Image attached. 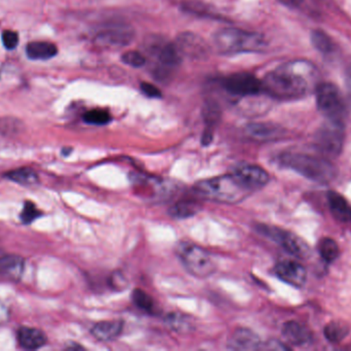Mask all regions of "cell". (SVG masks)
Segmentation results:
<instances>
[{
	"mask_svg": "<svg viewBox=\"0 0 351 351\" xmlns=\"http://www.w3.org/2000/svg\"><path fill=\"white\" fill-rule=\"evenodd\" d=\"M317 70L311 62L294 60L269 72L262 80L263 92L278 100H296L315 91Z\"/></svg>",
	"mask_w": 351,
	"mask_h": 351,
	"instance_id": "cell-1",
	"label": "cell"
},
{
	"mask_svg": "<svg viewBox=\"0 0 351 351\" xmlns=\"http://www.w3.org/2000/svg\"><path fill=\"white\" fill-rule=\"evenodd\" d=\"M280 160L284 166L317 183H330L337 175L336 167L324 157L286 152L280 156Z\"/></svg>",
	"mask_w": 351,
	"mask_h": 351,
	"instance_id": "cell-2",
	"label": "cell"
},
{
	"mask_svg": "<svg viewBox=\"0 0 351 351\" xmlns=\"http://www.w3.org/2000/svg\"><path fill=\"white\" fill-rule=\"evenodd\" d=\"M195 190L200 197L226 204L239 203L251 193L233 173L199 181Z\"/></svg>",
	"mask_w": 351,
	"mask_h": 351,
	"instance_id": "cell-3",
	"label": "cell"
},
{
	"mask_svg": "<svg viewBox=\"0 0 351 351\" xmlns=\"http://www.w3.org/2000/svg\"><path fill=\"white\" fill-rule=\"evenodd\" d=\"M215 47L222 55L261 52L266 41L262 35L237 28H223L214 36Z\"/></svg>",
	"mask_w": 351,
	"mask_h": 351,
	"instance_id": "cell-4",
	"label": "cell"
},
{
	"mask_svg": "<svg viewBox=\"0 0 351 351\" xmlns=\"http://www.w3.org/2000/svg\"><path fill=\"white\" fill-rule=\"evenodd\" d=\"M319 111L328 121L344 124L346 117V102L341 91L331 82H322L315 89Z\"/></svg>",
	"mask_w": 351,
	"mask_h": 351,
	"instance_id": "cell-5",
	"label": "cell"
},
{
	"mask_svg": "<svg viewBox=\"0 0 351 351\" xmlns=\"http://www.w3.org/2000/svg\"><path fill=\"white\" fill-rule=\"evenodd\" d=\"M177 255L184 267L196 278H208L216 271V265L210 253L193 243H180L177 247Z\"/></svg>",
	"mask_w": 351,
	"mask_h": 351,
	"instance_id": "cell-6",
	"label": "cell"
},
{
	"mask_svg": "<svg viewBox=\"0 0 351 351\" xmlns=\"http://www.w3.org/2000/svg\"><path fill=\"white\" fill-rule=\"evenodd\" d=\"M257 231L270 240L280 245L287 253L294 257L304 259L311 255V249L307 243L289 231L268 225H258Z\"/></svg>",
	"mask_w": 351,
	"mask_h": 351,
	"instance_id": "cell-7",
	"label": "cell"
},
{
	"mask_svg": "<svg viewBox=\"0 0 351 351\" xmlns=\"http://www.w3.org/2000/svg\"><path fill=\"white\" fill-rule=\"evenodd\" d=\"M315 144L324 156H338L343 148L344 124L331 121L324 124L315 134Z\"/></svg>",
	"mask_w": 351,
	"mask_h": 351,
	"instance_id": "cell-8",
	"label": "cell"
},
{
	"mask_svg": "<svg viewBox=\"0 0 351 351\" xmlns=\"http://www.w3.org/2000/svg\"><path fill=\"white\" fill-rule=\"evenodd\" d=\"M149 49L158 59L156 76H158L160 80L168 78L173 70L181 63L182 55L176 43H168V41H154L150 43Z\"/></svg>",
	"mask_w": 351,
	"mask_h": 351,
	"instance_id": "cell-9",
	"label": "cell"
},
{
	"mask_svg": "<svg viewBox=\"0 0 351 351\" xmlns=\"http://www.w3.org/2000/svg\"><path fill=\"white\" fill-rule=\"evenodd\" d=\"M223 87L227 92L235 96H255L263 92L262 80H258L249 72H237L230 74L223 80Z\"/></svg>",
	"mask_w": 351,
	"mask_h": 351,
	"instance_id": "cell-10",
	"label": "cell"
},
{
	"mask_svg": "<svg viewBox=\"0 0 351 351\" xmlns=\"http://www.w3.org/2000/svg\"><path fill=\"white\" fill-rule=\"evenodd\" d=\"M134 31L127 26H108L97 34L95 41L101 47H121L133 41Z\"/></svg>",
	"mask_w": 351,
	"mask_h": 351,
	"instance_id": "cell-11",
	"label": "cell"
},
{
	"mask_svg": "<svg viewBox=\"0 0 351 351\" xmlns=\"http://www.w3.org/2000/svg\"><path fill=\"white\" fill-rule=\"evenodd\" d=\"M233 174L251 192L265 187L270 179L267 171L257 165H241Z\"/></svg>",
	"mask_w": 351,
	"mask_h": 351,
	"instance_id": "cell-12",
	"label": "cell"
},
{
	"mask_svg": "<svg viewBox=\"0 0 351 351\" xmlns=\"http://www.w3.org/2000/svg\"><path fill=\"white\" fill-rule=\"evenodd\" d=\"M274 273L282 282H287L295 288L304 286L307 280V272L302 264L296 261H282L276 264Z\"/></svg>",
	"mask_w": 351,
	"mask_h": 351,
	"instance_id": "cell-13",
	"label": "cell"
},
{
	"mask_svg": "<svg viewBox=\"0 0 351 351\" xmlns=\"http://www.w3.org/2000/svg\"><path fill=\"white\" fill-rule=\"evenodd\" d=\"M175 43L182 56L199 59L208 55V47L206 41L194 33H182Z\"/></svg>",
	"mask_w": 351,
	"mask_h": 351,
	"instance_id": "cell-14",
	"label": "cell"
},
{
	"mask_svg": "<svg viewBox=\"0 0 351 351\" xmlns=\"http://www.w3.org/2000/svg\"><path fill=\"white\" fill-rule=\"evenodd\" d=\"M257 334L245 328L235 330L228 341V348L232 350H256L261 348Z\"/></svg>",
	"mask_w": 351,
	"mask_h": 351,
	"instance_id": "cell-15",
	"label": "cell"
},
{
	"mask_svg": "<svg viewBox=\"0 0 351 351\" xmlns=\"http://www.w3.org/2000/svg\"><path fill=\"white\" fill-rule=\"evenodd\" d=\"M245 133L256 141H274L282 138L285 131L274 124L256 123L247 126Z\"/></svg>",
	"mask_w": 351,
	"mask_h": 351,
	"instance_id": "cell-16",
	"label": "cell"
},
{
	"mask_svg": "<svg viewBox=\"0 0 351 351\" xmlns=\"http://www.w3.org/2000/svg\"><path fill=\"white\" fill-rule=\"evenodd\" d=\"M282 336L291 346H305L313 339L311 331L297 321H288L282 327Z\"/></svg>",
	"mask_w": 351,
	"mask_h": 351,
	"instance_id": "cell-17",
	"label": "cell"
},
{
	"mask_svg": "<svg viewBox=\"0 0 351 351\" xmlns=\"http://www.w3.org/2000/svg\"><path fill=\"white\" fill-rule=\"evenodd\" d=\"M25 262L16 255H4L0 257V276L10 282H18L24 273Z\"/></svg>",
	"mask_w": 351,
	"mask_h": 351,
	"instance_id": "cell-18",
	"label": "cell"
},
{
	"mask_svg": "<svg viewBox=\"0 0 351 351\" xmlns=\"http://www.w3.org/2000/svg\"><path fill=\"white\" fill-rule=\"evenodd\" d=\"M16 338L21 348L27 350H39L47 342L45 334L36 328L21 327L18 330Z\"/></svg>",
	"mask_w": 351,
	"mask_h": 351,
	"instance_id": "cell-19",
	"label": "cell"
},
{
	"mask_svg": "<svg viewBox=\"0 0 351 351\" xmlns=\"http://www.w3.org/2000/svg\"><path fill=\"white\" fill-rule=\"evenodd\" d=\"M327 199L330 212L336 220L342 223L351 222V206L343 196L331 191L328 193Z\"/></svg>",
	"mask_w": 351,
	"mask_h": 351,
	"instance_id": "cell-20",
	"label": "cell"
},
{
	"mask_svg": "<svg viewBox=\"0 0 351 351\" xmlns=\"http://www.w3.org/2000/svg\"><path fill=\"white\" fill-rule=\"evenodd\" d=\"M123 330V321H100L93 327L92 335L99 341H113L121 336Z\"/></svg>",
	"mask_w": 351,
	"mask_h": 351,
	"instance_id": "cell-21",
	"label": "cell"
},
{
	"mask_svg": "<svg viewBox=\"0 0 351 351\" xmlns=\"http://www.w3.org/2000/svg\"><path fill=\"white\" fill-rule=\"evenodd\" d=\"M26 54L31 60H49L58 54L57 45L49 41H33L26 47Z\"/></svg>",
	"mask_w": 351,
	"mask_h": 351,
	"instance_id": "cell-22",
	"label": "cell"
},
{
	"mask_svg": "<svg viewBox=\"0 0 351 351\" xmlns=\"http://www.w3.org/2000/svg\"><path fill=\"white\" fill-rule=\"evenodd\" d=\"M204 117L206 128L202 136V144H210L213 139V130L221 119V109L217 103L208 101L204 109Z\"/></svg>",
	"mask_w": 351,
	"mask_h": 351,
	"instance_id": "cell-23",
	"label": "cell"
},
{
	"mask_svg": "<svg viewBox=\"0 0 351 351\" xmlns=\"http://www.w3.org/2000/svg\"><path fill=\"white\" fill-rule=\"evenodd\" d=\"M4 177L8 181L18 183V185H25V187H32L39 183L38 174L35 172L34 169L27 168V167L14 169V170L5 173Z\"/></svg>",
	"mask_w": 351,
	"mask_h": 351,
	"instance_id": "cell-24",
	"label": "cell"
},
{
	"mask_svg": "<svg viewBox=\"0 0 351 351\" xmlns=\"http://www.w3.org/2000/svg\"><path fill=\"white\" fill-rule=\"evenodd\" d=\"M200 210V204L193 200H183L177 202L169 210V214L174 218H188L195 216Z\"/></svg>",
	"mask_w": 351,
	"mask_h": 351,
	"instance_id": "cell-25",
	"label": "cell"
},
{
	"mask_svg": "<svg viewBox=\"0 0 351 351\" xmlns=\"http://www.w3.org/2000/svg\"><path fill=\"white\" fill-rule=\"evenodd\" d=\"M319 251L322 259L327 263H333L339 258L340 249L334 239L325 237L319 242Z\"/></svg>",
	"mask_w": 351,
	"mask_h": 351,
	"instance_id": "cell-26",
	"label": "cell"
},
{
	"mask_svg": "<svg viewBox=\"0 0 351 351\" xmlns=\"http://www.w3.org/2000/svg\"><path fill=\"white\" fill-rule=\"evenodd\" d=\"M348 332H350V329H348V326L339 323V321H333V323H330L329 325L326 326L324 333H325V337L330 342L338 343L348 336Z\"/></svg>",
	"mask_w": 351,
	"mask_h": 351,
	"instance_id": "cell-27",
	"label": "cell"
},
{
	"mask_svg": "<svg viewBox=\"0 0 351 351\" xmlns=\"http://www.w3.org/2000/svg\"><path fill=\"white\" fill-rule=\"evenodd\" d=\"M167 324L171 329L178 332V333H187L192 330L191 319L186 315H179V313H172L166 317Z\"/></svg>",
	"mask_w": 351,
	"mask_h": 351,
	"instance_id": "cell-28",
	"label": "cell"
},
{
	"mask_svg": "<svg viewBox=\"0 0 351 351\" xmlns=\"http://www.w3.org/2000/svg\"><path fill=\"white\" fill-rule=\"evenodd\" d=\"M311 41L315 49L321 53L329 55L334 49V43L327 33L322 30L313 31L311 34Z\"/></svg>",
	"mask_w": 351,
	"mask_h": 351,
	"instance_id": "cell-29",
	"label": "cell"
},
{
	"mask_svg": "<svg viewBox=\"0 0 351 351\" xmlns=\"http://www.w3.org/2000/svg\"><path fill=\"white\" fill-rule=\"evenodd\" d=\"M132 300H133L134 304L141 309V310L145 311L148 313H154V302L152 300V297L144 292V291L140 290V288H136L132 293Z\"/></svg>",
	"mask_w": 351,
	"mask_h": 351,
	"instance_id": "cell-30",
	"label": "cell"
},
{
	"mask_svg": "<svg viewBox=\"0 0 351 351\" xmlns=\"http://www.w3.org/2000/svg\"><path fill=\"white\" fill-rule=\"evenodd\" d=\"M84 121L90 125H106L111 121V115L104 109H92L84 113Z\"/></svg>",
	"mask_w": 351,
	"mask_h": 351,
	"instance_id": "cell-31",
	"label": "cell"
},
{
	"mask_svg": "<svg viewBox=\"0 0 351 351\" xmlns=\"http://www.w3.org/2000/svg\"><path fill=\"white\" fill-rule=\"evenodd\" d=\"M41 216L40 210L36 207L33 202L26 201L24 206H23L22 212H21L20 218L21 222L25 225H30L34 222L35 220Z\"/></svg>",
	"mask_w": 351,
	"mask_h": 351,
	"instance_id": "cell-32",
	"label": "cell"
},
{
	"mask_svg": "<svg viewBox=\"0 0 351 351\" xmlns=\"http://www.w3.org/2000/svg\"><path fill=\"white\" fill-rule=\"evenodd\" d=\"M22 129V123L14 117H2L0 119V132L3 135H16Z\"/></svg>",
	"mask_w": 351,
	"mask_h": 351,
	"instance_id": "cell-33",
	"label": "cell"
},
{
	"mask_svg": "<svg viewBox=\"0 0 351 351\" xmlns=\"http://www.w3.org/2000/svg\"><path fill=\"white\" fill-rule=\"evenodd\" d=\"M121 60H123V63L135 68L142 67L146 63V59L143 54L136 51L127 52V53L123 54Z\"/></svg>",
	"mask_w": 351,
	"mask_h": 351,
	"instance_id": "cell-34",
	"label": "cell"
},
{
	"mask_svg": "<svg viewBox=\"0 0 351 351\" xmlns=\"http://www.w3.org/2000/svg\"><path fill=\"white\" fill-rule=\"evenodd\" d=\"M109 286L112 290L119 292V291H123L128 286V282L125 280V275L121 272H114L112 275L109 278Z\"/></svg>",
	"mask_w": 351,
	"mask_h": 351,
	"instance_id": "cell-35",
	"label": "cell"
},
{
	"mask_svg": "<svg viewBox=\"0 0 351 351\" xmlns=\"http://www.w3.org/2000/svg\"><path fill=\"white\" fill-rule=\"evenodd\" d=\"M1 38L5 49L12 51V49H14L18 47L19 34L16 31L4 30L3 32H2Z\"/></svg>",
	"mask_w": 351,
	"mask_h": 351,
	"instance_id": "cell-36",
	"label": "cell"
},
{
	"mask_svg": "<svg viewBox=\"0 0 351 351\" xmlns=\"http://www.w3.org/2000/svg\"><path fill=\"white\" fill-rule=\"evenodd\" d=\"M141 91L143 94L149 98H160L162 97V92L158 87L154 84H149V82H142Z\"/></svg>",
	"mask_w": 351,
	"mask_h": 351,
	"instance_id": "cell-37",
	"label": "cell"
},
{
	"mask_svg": "<svg viewBox=\"0 0 351 351\" xmlns=\"http://www.w3.org/2000/svg\"><path fill=\"white\" fill-rule=\"evenodd\" d=\"M10 309L5 304L0 302V326L4 325L10 321Z\"/></svg>",
	"mask_w": 351,
	"mask_h": 351,
	"instance_id": "cell-38",
	"label": "cell"
},
{
	"mask_svg": "<svg viewBox=\"0 0 351 351\" xmlns=\"http://www.w3.org/2000/svg\"><path fill=\"white\" fill-rule=\"evenodd\" d=\"M346 93H348V103L351 109V64L346 69Z\"/></svg>",
	"mask_w": 351,
	"mask_h": 351,
	"instance_id": "cell-39",
	"label": "cell"
},
{
	"mask_svg": "<svg viewBox=\"0 0 351 351\" xmlns=\"http://www.w3.org/2000/svg\"><path fill=\"white\" fill-rule=\"evenodd\" d=\"M278 1L282 2V4L289 6V8H298L302 3L303 0H278Z\"/></svg>",
	"mask_w": 351,
	"mask_h": 351,
	"instance_id": "cell-40",
	"label": "cell"
}]
</instances>
